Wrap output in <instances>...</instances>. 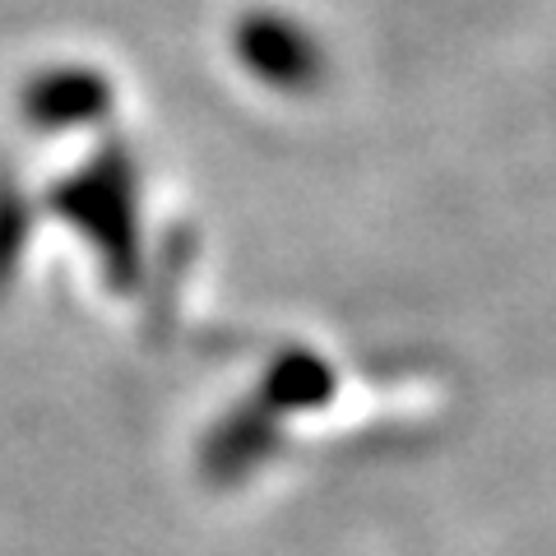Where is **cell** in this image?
I'll use <instances>...</instances> for the list:
<instances>
[]
</instances>
